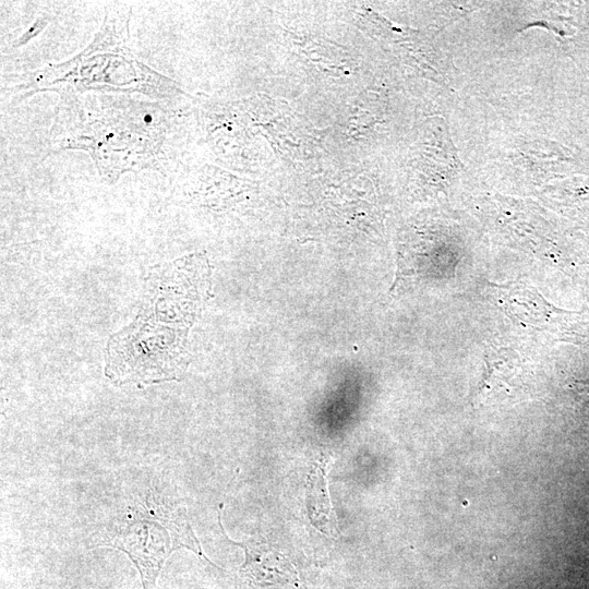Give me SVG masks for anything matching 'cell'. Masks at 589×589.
Wrapping results in <instances>:
<instances>
[{
  "label": "cell",
  "instance_id": "1",
  "mask_svg": "<svg viewBox=\"0 0 589 589\" xmlns=\"http://www.w3.org/2000/svg\"><path fill=\"white\" fill-rule=\"evenodd\" d=\"M59 96L51 145L87 152L107 184L129 171L164 172L170 164L172 103L94 92Z\"/></svg>",
  "mask_w": 589,
  "mask_h": 589
},
{
  "label": "cell",
  "instance_id": "2",
  "mask_svg": "<svg viewBox=\"0 0 589 589\" xmlns=\"http://www.w3.org/2000/svg\"><path fill=\"white\" fill-rule=\"evenodd\" d=\"M207 290V262L199 255L155 267L135 321L108 341L106 375L117 384L178 378L188 362V332Z\"/></svg>",
  "mask_w": 589,
  "mask_h": 589
},
{
  "label": "cell",
  "instance_id": "3",
  "mask_svg": "<svg viewBox=\"0 0 589 589\" xmlns=\"http://www.w3.org/2000/svg\"><path fill=\"white\" fill-rule=\"evenodd\" d=\"M131 9L107 8L98 32L79 53L29 73L19 84L20 96L51 91L61 94L107 93L141 95L173 103L182 91L169 77L151 69L130 49Z\"/></svg>",
  "mask_w": 589,
  "mask_h": 589
},
{
  "label": "cell",
  "instance_id": "4",
  "mask_svg": "<svg viewBox=\"0 0 589 589\" xmlns=\"http://www.w3.org/2000/svg\"><path fill=\"white\" fill-rule=\"evenodd\" d=\"M496 304L524 326L558 341L579 342L586 337V322L580 312L558 309L533 287L521 283L492 285Z\"/></svg>",
  "mask_w": 589,
  "mask_h": 589
},
{
  "label": "cell",
  "instance_id": "5",
  "mask_svg": "<svg viewBox=\"0 0 589 589\" xmlns=\"http://www.w3.org/2000/svg\"><path fill=\"white\" fill-rule=\"evenodd\" d=\"M129 522L115 534L110 545L130 556L141 574L143 589H155L165 560L179 546L191 550L190 544L180 537L169 536L167 522L160 525L152 519L137 518Z\"/></svg>",
  "mask_w": 589,
  "mask_h": 589
},
{
  "label": "cell",
  "instance_id": "6",
  "mask_svg": "<svg viewBox=\"0 0 589 589\" xmlns=\"http://www.w3.org/2000/svg\"><path fill=\"white\" fill-rule=\"evenodd\" d=\"M483 362V374L471 396L473 404L513 396L522 389V363L516 351L490 347Z\"/></svg>",
  "mask_w": 589,
  "mask_h": 589
},
{
  "label": "cell",
  "instance_id": "7",
  "mask_svg": "<svg viewBox=\"0 0 589 589\" xmlns=\"http://www.w3.org/2000/svg\"><path fill=\"white\" fill-rule=\"evenodd\" d=\"M244 549L245 560L240 575L257 586L306 589L294 565L281 553L263 543H236Z\"/></svg>",
  "mask_w": 589,
  "mask_h": 589
},
{
  "label": "cell",
  "instance_id": "8",
  "mask_svg": "<svg viewBox=\"0 0 589 589\" xmlns=\"http://www.w3.org/2000/svg\"><path fill=\"white\" fill-rule=\"evenodd\" d=\"M328 461L320 457L311 465L306 483V510L311 522L322 532L337 537V519L329 501L326 473Z\"/></svg>",
  "mask_w": 589,
  "mask_h": 589
},
{
  "label": "cell",
  "instance_id": "9",
  "mask_svg": "<svg viewBox=\"0 0 589 589\" xmlns=\"http://www.w3.org/2000/svg\"><path fill=\"white\" fill-rule=\"evenodd\" d=\"M49 17L48 16H38L33 24L26 29L24 34H22L16 41L14 43L15 47L25 45L27 41H29L33 37L37 36L48 24Z\"/></svg>",
  "mask_w": 589,
  "mask_h": 589
},
{
  "label": "cell",
  "instance_id": "10",
  "mask_svg": "<svg viewBox=\"0 0 589 589\" xmlns=\"http://www.w3.org/2000/svg\"><path fill=\"white\" fill-rule=\"evenodd\" d=\"M575 389L580 397L581 411L589 419V382L576 383Z\"/></svg>",
  "mask_w": 589,
  "mask_h": 589
}]
</instances>
